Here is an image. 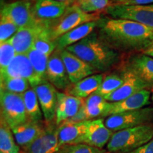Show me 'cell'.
<instances>
[{
  "label": "cell",
  "mask_w": 153,
  "mask_h": 153,
  "mask_svg": "<svg viewBox=\"0 0 153 153\" xmlns=\"http://www.w3.org/2000/svg\"><path fill=\"white\" fill-rule=\"evenodd\" d=\"M96 31L101 40L121 54L144 52L153 44V29L122 19L102 16Z\"/></svg>",
  "instance_id": "cell-1"
},
{
  "label": "cell",
  "mask_w": 153,
  "mask_h": 153,
  "mask_svg": "<svg viewBox=\"0 0 153 153\" xmlns=\"http://www.w3.org/2000/svg\"><path fill=\"white\" fill-rule=\"evenodd\" d=\"M66 50L85 61L97 73L116 70L123 62L121 53L101 40L96 30Z\"/></svg>",
  "instance_id": "cell-2"
},
{
  "label": "cell",
  "mask_w": 153,
  "mask_h": 153,
  "mask_svg": "<svg viewBox=\"0 0 153 153\" xmlns=\"http://www.w3.org/2000/svg\"><path fill=\"white\" fill-rule=\"evenodd\" d=\"M153 137V123L114 132L106 145L111 153H126L147 143Z\"/></svg>",
  "instance_id": "cell-3"
},
{
  "label": "cell",
  "mask_w": 153,
  "mask_h": 153,
  "mask_svg": "<svg viewBox=\"0 0 153 153\" xmlns=\"http://www.w3.org/2000/svg\"><path fill=\"white\" fill-rule=\"evenodd\" d=\"M101 14H87L84 12L75 4L67 9L60 18L48 22V30L53 41L85 23L99 20Z\"/></svg>",
  "instance_id": "cell-4"
},
{
  "label": "cell",
  "mask_w": 153,
  "mask_h": 153,
  "mask_svg": "<svg viewBox=\"0 0 153 153\" xmlns=\"http://www.w3.org/2000/svg\"><path fill=\"white\" fill-rule=\"evenodd\" d=\"M1 116L11 129L22 125L28 119L22 94L0 90Z\"/></svg>",
  "instance_id": "cell-5"
},
{
  "label": "cell",
  "mask_w": 153,
  "mask_h": 153,
  "mask_svg": "<svg viewBox=\"0 0 153 153\" xmlns=\"http://www.w3.org/2000/svg\"><path fill=\"white\" fill-rule=\"evenodd\" d=\"M104 122L107 128L114 133L153 123V107H144L137 110L112 115L107 117Z\"/></svg>",
  "instance_id": "cell-6"
},
{
  "label": "cell",
  "mask_w": 153,
  "mask_h": 153,
  "mask_svg": "<svg viewBox=\"0 0 153 153\" xmlns=\"http://www.w3.org/2000/svg\"><path fill=\"white\" fill-rule=\"evenodd\" d=\"M104 12L111 18L133 21L153 29V4L125 5L111 3Z\"/></svg>",
  "instance_id": "cell-7"
},
{
  "label": "cell",
  "mask_w": 153,
  "mask_h": 153,
  "mask_svg": "<svg viewBox=\"0 0 153 153\" xmlns=\"http://www.w3.org/2000/svg\"><path fill=\"white\" fill-rule=\"evenodd\" d=\"M0 15L10 19L19 28L34 26L36 20L32 11V2L30 0H18L2 5Z\"/></svg>",
  "instance_id": "cell-8"
},
{
  "label": "cell",
  "mask_w": 153,
  "mask_h": 153,
  "mask_svg": "<svg viewBox=\"0 0 153 153\" xmlns=\"http://www.w3.org/2000/svg\"><path fill=\"white\" fill-rule=\"evenodd\" d=\"M33 88L37 95L44 120L47 124L55 120L57 104V89L47 79L43 80Z\"/></svg>",
  "instance_id": "cell-9"
},
{
  "label": "cell",
  "mask_w": 153,
  "mask_h": 153,
  "mask_svg": "<svg viewBox=\"0 0 153 153\" xmlns=\"http://www.w3.org/2000/svg\"><path fill=\"white\" fill-rule=\"evenodd\" d=\"M0 79L22 78L27 79L30 87H33L41 82L36 75L31 62L26 54H17L7 68L0 70Z\"/></svg>",
  "instance_id": "cell-10"
},
{
  "label": "cell",
  "mask_w": 153,
  "mask_h": 153,
  "mask_svg": "<svg viewBox=\"0 0 153 153\" xmlns=\"http://www.w3.org/2000/svg\"><path fill=\"white\" fill-rule=\"evenodd\" d=\"M109 104L110 102L107 101L102 96L93 94L85 99L78 114L68 121H85L106 118Z\"/></svg>",
  "instance_id": "cell-11"
},
{
  "label": "cell",
  "mask_w": 153,
  "mask_h": 153,
  "mask_svg": "<svg viewBox=\"0 0 153 153\" xmlns=\"http://www.w3.org/2000/svg\"><path fill=\"white\" fill-rule=\"evenodd\" d=\"M114 132L107 128L103 118L89 120L87 131L75 144H86L99 149L107 145Z\"/></svg>",
  "instance_id": "cell-12"
},
{
  "label": "cell",
  "mask_w": 153,
  "mask_h": 153,
  "mask_svg": "<svg viewBox=\"0 0 153 153\" xmlns=\"http://www.w3.org/2000/svg\"><path fill=\"white\" fill-rule=\"evenodd\" d=\"M118 68L132 72L153 87V57L142 53L132 54L128 58L122 62Z\"/></svg>",
  "instance_id": "cell-13"
},
{
  "label": "cell",
  "mask_w": 153,
  "mask_h": 153,
  "mask_svg": "<svg viewBox=\"0 0 153 153\" xmlns=\"http://www.w3.org/2000/svg\"><path fill=\"white\" fill-rule=\"evenodd\" d=\"M60 53L61 51L56 49L49 56L47 66V80L57 90L66 91L72 83L61 58Z\"/></svg>",
  "instance_id": "cell-14"
},
{
  "label": "cell",
  "mask_w": 153,
  "mask_h": 153,
  "mask_svg": "<svg viewBox=\"0 0 153 153\" xmlns=\"http://www.w3.org/2000/svg\"><path fill=\"white\" fill-rule=\"evenodd\" d=\"M57 131L56 123L48 124L41 135L25 149L24 153H58L60 146Z\"/></svg>",
  "instance_id": "cell-15"
},
{
  "label": "cell",
  "mask_w": 153,
  "mask_h": 153,
  "mask_svg": "<svg viewBox=\"0 0 153 153\" xmlns=\"http://www.w3.org/2000/svg\"><path fill=\"white\" fill-rule=\"evenodd\" d=\"M118 69H120L123 72L125 81L117 90L104 97V99L108 102H117L122 101L139 91L144 89H149L152 87L132 72L121 68Z\"/></svg>",
  "instance_id": "cell-16"
},
{
  "label": "cell",
  "mask_w": 153,
  "mask_h": 153,
  "mask_svg": "<svg viewBox=\"0 0 153 153\" xmlns=\"http://www.w3.org/2000/svg\"><path fill=\"white\" fill-rule=\"evenodd\" d=\"M85 99L74 97L65 92L58 91L55 115V123L57 126L74 118L84 103Z\"/></svg>",
  "instance_id": "cell-17"
},
{
  "label": "cell",
  "mask_w": 153,
  "mask_h": 153,
  "mask_svg": "<svg viewBox=\"0 0 153 153\" xmlns=\"http://www.w3.org/2000/svg\"><path fill=\"white\" fill-rule=\"evenodd\" d=\"M60 56L72 84L76 83L87 76L97 74L90 65L79 57L69 52L68 50L61 51Z\"/></svg>",
  "instance_id": "cell-18"
},
{
  "label": "cell",
  "mask_w": 153,
  "mask_h": 153,
  "mask_svg": "<svg viewBox=\"0 0 153 153\" xmlns=\"http://www.w3.org/2000/svg\"><path fill=\"white\" fill-rule=\"evenodd\" d=\"M48 22H40L34 26L19 28L10 38L16 54H27L33 48L34 41L38 33L46 26Z\"/></svg>",
  "instance_id": "cell-19"
},
{
  "label": "cell",
  "mask_w": 153,
  "mask_h": 153,
  "mask_svg": "<svg viewBox=\"0 0 153 153\" xmlns=\"http://www.w3.org/2000/svg\"><path fill=\"white\" fill-rule=\"evenodd\" d=\"M69 7L56 0H34L32 11L37 21L50 22L60 18Z\"/></svg>",
  "instance_id": "cell-20"
},
{
  "label": "cell",
  "mask_w": 153,
  "mask_h": 153,
  "mask_svg": "<svg viewBox=\"0 0 153 153\" xmlns=\"http://www.w3.org/2000/svg\"><path fill=\"white\" fill-rule=\"evenodd\" d=\"M150 95L151 93L149 89H144L122 101L110 102L106 118L112 115L144 108L150 104Z\"/></svg>",
  "instance_id": "cell-21"
},
{
  "label": "cell",
  "mask_w": 153,
  "mask_h": 153,
  "mask_svg": "<svg viewBox=\"0 0 153 153\" xmlns=\"http://www.w3.org/2000/svg\"><path fill=\"white\" fill-rule=\"evenodd\" d=\"M89 120L66 121L58 126L57 137L60 148L65 145H74L87 131Z\"/></svg>",
  "instance_id": "cell-22"
},
{
  "label": "cell",
  "mask_w": 153,
  "mask_h": 153,
  "mask_svg": "<svg viewBox=\"0 0 153 153\" xmlns=\"http://www.w3.org/2000/svg\"><path fill=\"white\" fill-rule=\"evenodd\" d=\"M98 20L85 23L73 28L68 33L61 36L55 41L57 50L63 51L70 45L79 42L94 31L97 28Z\"/></svg>",
  "instance_id": "cell-23"
},
{
  "label": "cell",
  "mask_w": 153,
  "mask_h": 153,
  "mask_svg": "<svg viewBox=\"0 0 153 153\" xmlns=\"http://www.w3.org/2000/svg\"><path fill=\"white\" fill-rule=\"evenodd\" d=\"M45 127H43L42 123L28 120L11 130L16 143L24 150L41 135Z\"/></svg>",
  "instance_id": "cell-24"
},
{
  "label": "cell",
  "mask_w": 153,
  "mask_h": 153,
  "mask_svg": "<svg viewBox=\"0 0 153 153\" xmlns=\"http://www.w3.org/2000/svg\"><path fill=\"white\" fill-rule=\"evenodd\" d=\"M104 76L105 73H97L87 76L76 83L72 84L65 93L81 99L87 98L97 91Z\"/></svg>",
  "instance_id": "cell-25"
},
{
  "label": "cell",
  "mask_w": 153,
  "mask_h": 153,
  "mask_svg": "<svg viewBox=\"0 0 153 153\" xmlns=\"http://www.w3.org/2000/svg\"><path fill=\"white\" fill-rule=\"evenodd\" d=\"M22 97L29 120L36 123H42L44 118L43 114L34 89L30 87L29 89L22 94Z\"/></svg>",
  "instance_id": "cell-26"
},
{
  "label": "cell",
  "mask_w": 153,
  "mask_h": 153,
  "mask_svg": "<svg viewBox=\"0 0 153 153\" xmlns=\"http://www.w3.org/2000/svg\"><path fill=\"white\" fill-rule=\"evenodd\" d=\"M125 81L123 72L120 69L116 71L105 74L102 83L96 91V94L102 96L103 97L111 94L117 90Z\"/></svg>",
  "instance_id": "cell-27"
},
{
  "label": "cell",
  "mask_w": 153,
  "mask_h": 153,
  "mask_svg": "<svg viewBox=\"0 0 153 153\" xmlns=\"http://www.w3.org/2000/svg\"><path fill=\"white\" fill-rule=\"evenodd\" d=\"M0 153H21L12 130L0 117Z\"/></svg>",
  "instance_id": "cell-28"
},
{
  "label": "cell",
  "mask_w": 153,
  "mask_h": 153,
  "mask_svg": "<svg viewBox=\"0 0 153 153\" xmlns=\"http://www.w3.org/2000/svg\"><path fill=\"white\" fill-rule=\"evenodd\" d=\"M36 75L41 81L47 79V66L49 57L32 48L27 53Z\"/></svg>",
  "instance_id": "cell-29"
},
{
  "label": "cell",
  "mask_w": 153,
  "mask_h": 153,
  "mask_svg": "<svg viewBox=\"0 0 153 153\" xmlns=\"http://www.w3.org/2000/svg\"><path fill=\"white\" fill-rule=\"evenodd\" d=\"M33 48L48 57L56 50L55 42L51 38L48 30V24L36 38Z\"/></svg>",
  "instance_id": "cell-30"
},
{
  "label": "cell",
  "mask_w": 153,
  "mask_h": 153,
  "mask_svg": "<svg viewBox=\"0 0 153 153\" xmlns=\"http://www.w3.org/2000/svg\"><path fill=\"white\" fill-rule=\"evenodd\" d=\"M30 83L22 78H5L0 79V90L22 94L30 89Z\"/></svg>",
  "instance_id": "cell-31"
},
{
  "label": "cell",
  "mask_w": 153,
  "mask_h": 153,
  "mask_svg": "<svg viewBox=\"0 0 153 153\" xmlns=\"http://www.w3.org/2000/svg\"><path fill=\"white\" fill-rule=\"evenodd\" d=\"M109 0H76L75 4L87 14H101L111 4Z\"/></svg>",
  "instance_id": "cell-32"
},
{
  "label": "cell",
  "mask_w": 153,
  "mask_h": 153,
  "mask_svg": "<svg viewBox=\"0 0 153 153\" xmlns=\"http://www.w3.org/2000/svg\"><path fill=\"white\" fill-rule=\"evenodd\" d=\"M16 52L10 39L0 43V70H4L16 56Z\"/></svg>",
  "instance_id": "cell-33"
},
{
  "label": "cell",
  "mask_w": 153,
  "mask_h": 153,
  "mask_svg": "<svg viewBox=\"0 0 153 153\" xmlns=\"http://www.w3.org/2000/svg\"><path fill=\"white\" fill-rule=\"evenodd\" d=\"M19 28L10 19L0 15V43L8 41L18 31Z\"/></svg>",
  "instance_id": "cell-34"
},
{
  "label": "cell",
  "mask_w": 153,
  "mask_h": 153,
  "mask_svg": "<svg viewBox=\"0 0 153 153\" xmlns=\"http://www.w3.org/2000/svg\"><path fill=\"white\" fill-rule=\"evenodd\" d=\"M58 153H107L104 149H99L86 144L65 145L61 147Z\"/></svg>",
  "instance_id": "cell-35"
},
{
  "label": "cell",
  "mask_w": 153,
  "mask_h": 153,
  "mask_svg": "<svg viewBox=\"0 0 153 153\" xmlns=\"http://www.w3.org/2000/svg\"><path fill=\"white\" fill-rule=\"evenodd\" d=\"M126 153H153V137L149 142L139 147L138 148Z\"/></svg>",
  "instance_id": "cell-36"
},
{
  "label": "cell",
  "mask_w": 153,
  "mask_h": 153,
  "mask_svg": "<svg viewBox=\"0 0 153 153\" xmlns=\"http://www.w3.org/2000/svg\"><path fill=\"white\" fill-rule=\"evenodd\" d=\"M119 4L125 5H146L153 4V0H127Z\"/></svg>",
  "instance_id": "cell-37"
},
{
  "label": "cell",
  "mask_w": 153,
  "mask_h": 153,
  "mask_svg": "<svg viewBox=\"0 0 153 153\" xmlns=\"http://www.w3.org/2000/svg\"><path fill=\"white\" fill-rule=\"evenodd\" d=\"M142 53H143V54L145 55H148V56L150 57H153V44L150 48H148V49L145 50L144 52H143Z\"/></svg>",
  "instance_id": "cell-38"
},
{
  "label": "cell",
  "mask_w": 153,
  "mask_h": 153,
  "mask_svg": "<svg viewBox=\"0 0 153 153\" xmlns=\"http://www.w3.org/2000/svg\"><path fill=\"white\" fill-rule=\"evenodd\" d=\"M56 1H61V2H63L66 4H68L69 6H71L74 4H75L76 0H56Z\"/></svg>",
  "instance_id": "cell-39"
},
{
  "label": "cell",
  "mask_w": 153,
  "mask_h": 153,
  "mask_svg": "<svg viewBox=\"0 0 153 153\" xmlns=\"http://www.w3.org/2000/svg\"><path fill=\"white\" fill-rule=\"evenodd\" d=\"M111 1H114L115 3H121V2H123V1H127V0H111Z\"/></svg>",
  "instance_id": "cell-40"
},
{
  "label": "cell",
  "mask_w": 153,
  "mask_h": 153,
  "mask_svg": "<svg viewBox=\"0 0 153 153\" xmlns=\"http://www.w3.org/2000/svg\"><path fill=\"white\" fill-rule=\"evenodd\" d=\"M151 98H152V101H153V94L152 95V97H151Z\"/></svg>",
  "instance_id": "cell-41"
}]
</instances>
